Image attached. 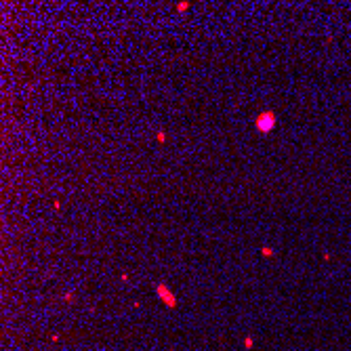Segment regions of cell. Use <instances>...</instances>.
Returning a JSON list of instances; mask_svg holds the SVG:
<instances>
[{"label": "cell", "instance_id": "cell-4", "mask_svg": "<svg viewBox=\"0 0 351 351\" xmlns=\"http://www.w3.org/2000/svg\"><path fill=\"white\" fill-rule=\"evenodd\" d=\"M156 141H158V143H164V141H166V132H164V130H158V132H156Z\"/></svg>", "mask_w": 351, "mask_h": 351}, {"label": "cell", "instance_id": "cell-8", "mask_svg": "<svg viewBox=\"0 0 351 351\" xmlns=\"http://www.w3.org/2000/svg\"><path fill=\"white\" fill-rule=\"evenodd\" d=\"M53 208H55V210H59V208H61V202H59V200H55V202H53Z\"/></svg>", "mask_w": 351, "mask_h": 351}, {"label": "cell", "instance_id": "cell-1", "mask_svg": "<svg viewBox=\"0 0 351 351\" xmlns=\"http://www.w3.org/2000/svg\"><path fill=\"white\" fill-rule=\"evenodd\" d=\"M276 124H277V116H276V111H271V110L259 111V116L255 118V128L259 130V132H263V135L271 132V130L276 128Z\"/></svg>", "mask_w": 351, "mask_h": 351}, {"label": "cell", "instance_id": "cell-3", "mask_svg": "<svg viewBox=\"0 0 351 351\" xmlns=\"http://www.w3.org/2000/svg\"><path fill=\"white\" fill-rule=\"evenodd\" d=\"M261 255H263V257H267V259H271L276 252H273V248H269V246H263V248H261Z\"/></svg>", "mask_w": 351, "mask_h": 351}, {"label": "cell", "instance_id": "cell-7", "mask_svg": "<svg viewBox=\"0 0 351 351\" xmlns=\"http://www.w3.org/2000/svg\"><path fill=\"white\" fill-rule=\"evenodd\" d=\"M63 301H65V303H72V301H74V292H65V295H63Z\"/></svg>", "mask_w": 351, "mask_h": 351}, {"label": "cell", "instance_id": "cell-2", "mask_svg": "<svg viewBox=\"0 0 351 351\" xmlns=\"http://www.w3.org/2000/svg\"><path fill=\"white\" fill-rule=\"evenodd\" d=\"M156 295H158V299L166 305L168 309H175L177 305H179V299H177V295L168 288V284H164V282H160L158 286H156Z\"/></svg>", "mask_w": 351, "mask_h": 351}, {"label": "cell", "instance_id": "cell-5", "mask_svg": "<svg viewBox=\"0 0 351 351\" xmlns=\"http://www.w3.org/2000/svg\"><path fill=\"white\" fill-rule=\"evenodd\" d=\"M177 11H179V13L189 11V2H179V4H177Z\"/></svg>", "mask_w": 351, "mask_h": 351}, {"label": "cell", "instance_id": "cell-9", "mask_svg": "<svg viewBox=\"0 0 351 351\" xmlns=\"http://www.w3.org/2000/svg\"><path fill=\"white\" fill-rule=\"evenodd\" d=\"M168 351H175V349H168Z\"/></svg>", "mask_w": 351, "mask_h": 351}, {"label": "cell", "instance_id": "cell-6", "mask_svg": "<svg viewBox=\"0 0 351 351\" xmlns=\"http://www.w3.org/2000/svg\"><path fill=\"white\" fill-rule=\"evenodd\" d=\"M244 347H246V349H252V347H255V341H252V336H246V338H244Z\"/></svg>", "mask_w": 351, "mask_h": 351}]
</instances>
